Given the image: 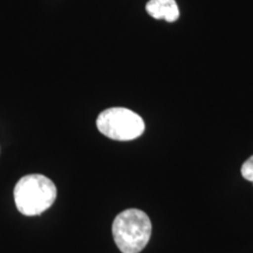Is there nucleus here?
<instances>
[{
  "label": "nucleus",
  "instance_id": "obj_1",
  "mask_svg": "<svg viewBox=\"0 0 253 253\" xmlns=\"http://www.w3.org/2000/svg\"><path fill=\"white\" fill-rule=\"evenodd\" d=\"M13 194L19 212L32 217L39 216L52 207L58 190L48 177L32 173L19 179Z\"/></svg>",
  "mask_w": 253,
  "mask_h": 253
},
{
  "label": "nucleus",
  "instance_id": "obj_2",
  "mask_svg": "<svg viewBox=\"0 0 253 253\" xmlns=\"http://www.w3.org/2000/svg\"><path fill=\"white\" fill-rule=\"evenodd\" d=\"M151 230L149 216L138 209L122 211L112 226L115 244L122 253H140L149 243Z\"/></svg>",
  "mask_w": 253,
  "mask_h": 253
},
{
  "label": "nucleus",
  "instance_id": "obj_3",
  "mask_svg": "<svg viewBox=\"0 0 253 253\" xmlns=\"http://www.w3.org/2000/svg\"><path fill=\"white\" fill-rule=\"evenodd\" d=\"M96 126L101 134L115 141H131L144 132L143 119L130 109L114 107L100 113Z\"/></svg>",
  "mask_w": 253,
  "mask_h": 253
},
{
  "label": "nucleus",
  "instance_id": "obj_4",
  "mask_svg": "<svg viewBox=\"0 0 253 253\" xmlns=\"http://www.w3.org/2000/svg\"><path fill=\"white\" fill-rule=\"evenodd\" d=\"M148 14L154 19L173 23L179 18V8L175 0H149L145 6Z\"/></svg>",
  "mask_w": 253,
  "mask_h": 253
},
{
  "label": "nucleus",
  "instance_id": "obj_5",
  "mask_svg": "<svg viewBox=\"0 0 253 253\" xmlns=\"http://www.w3.org/2000/svg\"><path fill=\"white\" fill-rule=\"evenodd\" d=\"M240 171H242V176L244 177L246 181L253 183V156L245 161Z\"/></svg>",
  "mask_w": 253,
  "mask_h": 253
}]
</instances>
